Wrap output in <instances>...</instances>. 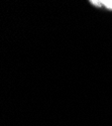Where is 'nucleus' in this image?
I'll return each instance as SVG.
<instances>
[{"instance_id": "1", "label": "nucleus", "mask_w": 112, "mask_h": 126, "mask_svg": "<svg viewBox=\"0 0 112 126\" xmlns=\"http://www.w3.org/2000/svg\"><path fill=\"white\" fill-rule=\"evenodd\" d=\"M91 3L97 5V6H101V5H104L105 7L109 8L112 10V0H104V1H91Z\"/></svg>"}]
</instances>
